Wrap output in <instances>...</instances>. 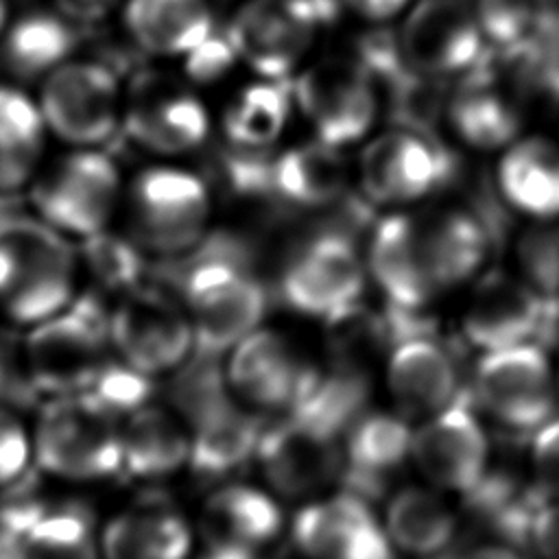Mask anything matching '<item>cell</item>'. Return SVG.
Masks as SVG:
<instances>
[{"label":"cell","mask_w":559,"mask_h":559,"mask_svg":"<svg viewBox=\"0 0 559 559\" xmlns=\"http://www.w3.org/2000/svg\"><path fill=\"white\" fill-rule=\"evenodd\" d=\"M81 255L74 240L37 214L0 218V310L31 328L76 299Z\"/></svg>","instance_id":"obj_1"},{"label":"cell","mask_w":559,"mask_h":559,"mask_svg":"<svg viewBox=\"0 0 559 559\" xmlns=\"http://www.w3.org/2000/svg\"><path fill=\"white\" fill-rule=\"evenodd\" d=\"M33 212L70 240H85L109 229L124 199L120 168L111 155L70 148L39 168L28 186Z\"/></svg>","instance_id":"obj_2"},{"label":"cell","mask_w":559,"mask_h":559,"mask_svg":"<svg viewBox=\"0 0 559 559\" xmlns=\"http://www.w3.org/2000/svg\"><path fill=\"white\" fill-rule=\"evenodd\" d=\"M122 205L131 238L155 255L197 249L212 218L207 183L188 168L166 164L142 168L124 188Z\"/></svg>","instance_id":"obj_3"},{"label":"cell","mask_w":559,"mask_h":559,"mask_svg":"<svg viewBox=\"0 0 559 559\" xmlns=\"http://www.w3.org/2000/svg\"><path fill=\"white\" fill-rule=\"evenodd\" d=\"M35 465L66 483H98L122 472L120 421L81 395H55L33 424Z\"/></svg>","instance_id":"obj_4"},{"label":"cell","mask_w":559,"mask_h":559,"mask_svg":"<svg viewBox=\"0 0 559 559\" xmlns=\"http://www.w3.org/2000/svg\"><path fill=\"white\" fill-rule=\"evenodd\" d=\"M181 304L194 332V349L205 356L227 354L262 325L266 293L260 280L223 255L197 262L181 286Z\"/></svg>","instance_id":"obj_5"},{"label":"cell","mask_w":559,"mask_h":559,"mask_svg":"<svg viewBox=\"0 0 559 559\" xmlns=\"http://www.w3.org/2000/svg\"><path fill=\"white\" fill-rule=\"evenodd\" d=\"M35 98L48 135L70 148L103 146L122 127V85L100 61L68 59L39 81Z\"/></svg>","instance_id":"obj_6"},{"label":"cell","mask_w":559,"mask_h":559,"mask_svg":"<svg viewBox=\"0 0 559 559\" xmlns=\"http://www.w3.org/2000/svg\"><path fill=\"white\" fill-rule=\"evenodd\" d=\"M107 319L74 299L55 317L26 328L22 369L48 397L79 395L107 360Z\"/></svg>","instance_id":"obj_7"},{"label":"cell","mask_w":559,"mask_h":559,"mask_svg":"<svg viewBox=\"0 0 559 559\" xmlns=\"http://www.w3.org/2000/svg\"><path fill=\"white\" fill-rule=\"evenodd\" d=\"M454 170L456 157L437 135L397 124L362 146L356 177L369 203L404 210L443 188Z\"/></svg>","instance_id":"obj_8"},{"label":"cell","mask_w":559,"mask_h":559,"mask_svg":"<svg viewBox=\"0 0 559 559\" xmlns=\"http://www.w3.org/2000/svg\"><path fill=\"white\" fill-rule=\"evenodd\" d=\"M290 92L317 140L330 146L356 144L376 124L380 87L356 57H325L310 63L295 76Z\"/></svg>","instance_id":"obj_9"},{"label":"cell","mask_w":559,"mask_h":559,"mask_svg":"<svg viewBox=\"0 0 559 559\" xmlns=\"http://www.w3.org/2000/svg\"><path fill=\"white\" fill-rule=\"evenodd\" d=\"M109 347L133 369L157 378L179 371L194 352V332L181 301L133 286L107 314Z\"/></svg>","instance_id":"obj_10"},{"label":"cell","mask_w":559,"mask_h":559,"mask_svg":"<svg viewBox=\"0 0 559 559\" xmlns=\"http://www.w3.org/2000/svg\"><path fill=\"white\" fill-rule=\"evenodd\" d=\"M474 391L485 415L520 432H535L555 417L559 400L555 369L533 341L483 352L474 371Z\"/></svg>","instance_id":"obj_11"},{"label":"cell","mask_w":559,"mask_h":559,"mask_svg":"<svg viewBox=\"0 0 559 559\" xmlns=\"http://www.w3.org/2000/svg\"><path fill=\"white\" fill-rule=\"evenodd\" d=\"M365 255L349 236L325 229L301 240L288 255L280 286L299 314L338 319L360 299L367 284Z\"/></svg>","instance_id":"obj_12"},{"label":"cell","mask_w":559,"mask_h":559,"mask_svg":"<svg viewBox=\"0 0 559 559\" xmlns=\"http://www.w3.org/2000/svg\"><path fill=\"white\" fill-rule=\"evenodd\" d=\"M323 22L312 0H247L225 28L238 61L260 79L286 81L310 52Z\"/></svg>","instance_id":"obj_13"},{"label":"cell","mask_w":559,"mask_h":559,"mask_svg":"<svg viewBox=\"0 0 559 559\" xmlns=\"http://www.w3.org/2000/svg\"><path fill=\"white\" fill-rule=\"evenodd\" d=\"M255 459L269 489L288 500H312L345 465L338 435L290 413L260 432Z\"/></svg>","instance_id":"obj_14"},{"label":"cell","mask_w":559,"mask_h":559,"mask_svg":"<svg viewBox=\"0 0 559 559\" xmlns=\"http://www.w3.org/2000/svg\"><path fill=\"white\" fill-rule=\"evenodd\" d=\"M408 68L421 76H463L489 46L476 13L461 0H417L397 31Z\"/></svg>","instance_id":"obj_15"},{"label":"cell","mask_w":559,"mask_h":559,"mask_svg":"<svg viewBox=\"0 0 559 559\" xmlns=\"http://www.w3.org/2000/svg\"><path fill=\"white\" fill-rule=\"evenodd\" d=\"M408 461L430 487L469 493L487 474L489 439L480 419L454 402L413 428Z\"/></svg>","instance_id":"obj_16"},{"label":"cell","mask_w":559,"mask_h":559,"mask_svg":"<svg viewBox=\"0 0 559 559\" xmlns=\"http://www.w3.org/2000/svg\"><path fill=\"white\" fill-rule=\"evenodd\" d=\"M122 127L148 153L183 155L203 146L212 122L194 92L164 76L142 74L124 94Z\"/></svg>","instance_id":"obj_17"},{"label":"cell","mask_w":559,"mask_h":559,"mask_svg":"<svg viewBox=\"0 0 559 559\" xmlns=\"http://www.w3.org/2000/svg\"><path fill=\"white\" fill-rule=\"evenodd\" d=\"M290 537L304 559H393L382 518L354 493L306 500L290 520Z\"/></svg>","instance_id":"obj_18"},{"label":"cell","mask_w":559,"mask_h":559,"mask_svg":"<svg viewBox=\"0 0 559 559\" xmlns=\"http://www.w3.org/2000/svg\"><path fill=\"white\" fill-rule=\"evenodd\" d=\"M308 371L295 345L273 328H255L227 352L223 380L229 393L253 411L293 408Z\"/></svg>","instance_id":"obj_19"},{"label":"cell","mask_w":559,"mask_h":559,"mask_svg":"<svg viewBox=\"0 0 559 559\" xmlns=\"http://www.w3.org/2000/svg\"><path fill=\"white\" fill-rule=\"evenodd\" d=\"M411 231L419 269L437 297L483 273L489 238L472 212L463 207L411 212Z\"/></svg>","instance_id":"obj_20"},{"label":"cell","mask_w":559,"mask_h":559,"mask_svg":"<svg viewBox=\"0 0 559 559\" xmlns=\"http://www.w3.org/2000/svg\"><path fill=\"white\" fill-rule=\"evenodd\" d=\"M522 92L509 79L500 81L491 50L465 72L448 96L445 120L452 133L474 151L509 146L522 129Z\"/></svg>","instance_id":"obj_21"},{"label":"cell","mask_w":559,"mask_h":559,"mask_svg":"<svg viewBox=\"0 0 559 559\" xmlns=\"http://www.w3.org/2000/svg\"><path fill=\"white\" fill-rule=\"evenodd\" d=\"M550 312L518 273L489 271L474 280L461 330L469 345L491 352L531 341Z\"/></svg>","instance_id":"obj_22"},{"label":"cell","mask_w":559,"mask_h":559,"mask_svg":"<svg viewBox=\"0 0 559 559\" xmlns=\"http://www.w3.org/2000/svg\"><path fill=\"white\" fill-rule=\"evenodd\" d=\"M190 428V465L201 474H223L255 456L262 428L227 389L225 380H216L212 389L188 393Z\"/></svg>","instance_id":"obj_23"},{"label":"cell","mask_w":559,"mask_h":559,"mask_svg":"<svg viewBox=\"0 0 559 559\" xmlns=\"http://www.w3.org/2000/svg\"><path fill=\"white\" fill-rule=\"evenodd\" d=\"M386 391L406 419H426L456 402L459 371L437 341L408 336L400 341L384 365Z\"/></svg>","instance_id":"obj_24"},{"label":"cell","mask_w":559,"mask_h":559,"mask_svg":"<svg viewBox=\"0 0 559 559\" xmlns=\"http://www.w3.org/2000/svg\"><path fill=\"white\" fill-rule=\"evenodd\" d=\"M284 511L271 489L227 483L207 493L199 511V533L207 546L258 552L284 531Z\"/></svg>","instance_id":"obj_25"},{"label":"cell","mask_w":559,"mask_h":559,"mask_svg":"<svg viewBox=\"0 0 559 559\" xmlns=\"http://www.w3.org/2000/svg\"><path fill=\"white\" fill-rule=\"evenodd\" d=\"M192 528L164 502H142L111 515L98 531V559H190Z\"/></svg>","instance_id":"obj_26"},{"label":"cell","mask_w":559,"mask_h":559,"mask_svg":"<svg viewBox=\"0 0 559 559\" xmlns=\"http://www.w3.org/2000/svg\"><path fill=\"white\" fill-rule=\"evenodd\" d=\"M496 186L504 203L531 221L559 216V144L542 135L515 138L498 159Z\"/></svg>","instance_id":"obj_27"},{"label":"cell","mask_w":559,"mask_h":559,"mask_svg":"<svg viewBox=\"0 0 559 559\" xmlns=\"http://www.w3.org/2000/svg\"><path fill=\"white\" fill-rule=\"evenodd\" d=\"M365 264L376 288L395 308L419 310L437 299L415 258L411 212L391 210L373 223Z\"/></svg>","instance_id":"obj_28"},{"label":"cell","mask_w":559,"mask_h":559,"mask_svg":"<svg viewBox=\"0 0 559 559\" xmlns=\"http://www.w3.org/2000/svg\"><path fill=\"white\" fill-rule=\"evenodd\" d=\"M120 13L133 46L153 57H183L214 33L207 0H124Z\"/></svg>","instance_id":"obj_29"},{"label":"cell","mask_w":559,"mask_h":559,"mask_svg":"<svg viewBox=\"0 0 559 559\" xmlns=\"http://www.w3.org/2000/svg\"><path fill=\"white\" fill-rule=\"evenodd\" d=\"M122 469L142 480L177 474L190 465V428L179 413L142 404L120 421Z\"/></svg>","instance_id":"obj_30"},{"label":"cell","mask_w":559,"mask_h":559,"mask_svg":"<svg viewBox=\"0 0 559 559\" xmlns=\"http://www.w3.org/2000/svg\"><path fill=\"white\" fill-rule=\"evenodd\" d=\"M382 524L395 552L419 559L443 552L459 528L443 491L428 483L397 487L384 504Z\"/></svg>","instance_id":"obj_31"},{"label":"cell","mask_w":559,"mask_h":559,"mask_svg":"<svg viewBox=\"0 0 559 559\" xmlns=\"http://www.w3.org/2000/svg\"><path fill=\"white\" fill-rule=\"evenodd\" d=\"M349 186V168L341 148L321 140L290 146L273 157L271 192L286 205L321 210L338 203Z\"/></svg>","instance_id":"obj_32"},{"label":"cell","mask_w":559,"mask_h":559,"mask_svg":"<svg viewBox=\"0 0 559 559\" xmlns=\"http://www.w3.org/2000/svg\"><path fill=\"white\" fill-rule=\"evenodd\" d=\"M48 138L37 98L0 83V194L28 190L44 166Z\"/></svg>","instance_id":"obj_33"},{"label":"cell","mask_w":559,"mask_h":559,"mask_svg":"<svg viewBox=\"0 0 559 559\" xmlns=\"http://www.w3.org/2000/svg\"><path fill=\"white\" fill-rule=\"evenodd\" d=\"M74 24L50 11H28L11 17L0 37L4 68L24 81H41L61 63L72 59Z\"/></svg>","instance_id":"obj_34"},{"label":"cell","mask_w":559,"mask_h":559,"mask_svg":"<svg viewBox=\"0 0 559 559\" xmlns=\"http://www.w3.org/2000/svg\"><path fill=\"white\" fill-rule=\"evenodd\" d=\"M293 105V92L286 81L260 79L240 87L221 120L227 144L269 151L284 133Z\"/></svg>","instance_id":"obj_35"},{"label":"cell","mask_w":559,"mask_h":559,"mask_svg":"<svg viewBox=\"0 0 559 559\" xmlns=\"http://www.w3.org/2000/svg\"><path fill=\"white\" fill-rule=\"evenodd\" d=\"M413 426L402 413H360L345 430V465L360 474H389L411 459Z\"/></svg>","instance_id":"obj_36"},{"label":"cell","mask_w":559,"mask_h":559,"mask_svg":"<svg viewBox=\"0 0 559 559\" xmlns=\"http://www.w3.org/2000/svg\"><path fill=\"white\" fill-rule=\"evenodd\" d=\"M518 275L552 310H559V225L533 221L513 242Z\"/></svg>","instance_id":"obj_37"},{"label":"cell","mask_w":559,"mask_h":559,"mask_svg":"<svg viewBox=\"0 0 559 559\" xmlns=\"http://www.w3.org/2000/svg\"><path fill=\"white\" fill-rule=\"evenodd\" d=\"M546 0H478L474 13L483 37L498 55H513L535 35Z\"/></svg>","instance_id":"obj_38"},{"label":"cell","mask_w":559,"mask_h":559,"mask_svg":"<svg viewBox=\"0 0 559 559\" xmlns=\"http://www.w3.org/2000/svg\"><path fill=\"white\" fill-rule=\"evenodd\" d=\"M133 238L116 236L109 229L81 240V260L92 275L114 290H129L138 286L142 273V253Z\"/></svg>","instance_id":"obj_39"},{"label":"cell","mask_w":559,"mask_h":559,"mask_svg":"<svg viewBox=\"0 0 559 559\" xmlns=\"http://www.w3.org/2000/svg\"><path fill=\"white\" fill-rule=\"evenodd\" d=\"M33 463V426L0 402V487L17 483Z\"/></svg>","instance_id":"obj_40"},{"label":"cell","mask_w":559,"mask_h":559,"mask_svg":"<svg viewBox=\"0 0 559 559\" xmlns=\"http://www.w3.org/2000/svg\"><path fill=\"white\" fill-rule=\"evenodd\" d=\"M236 63H238L236 50L225 33L223 35L212 33L197 48L183 55V70L188 79L199 85H210L214 81H221Z\"/></svg>","instance_id":"obj_41"},{"label":"cell","mask_w":559,"mask_h":559,"mask_svg":"<svg viewBox=\"0 0 559 559\" xmlns=\"http://www.w3.org/2000/svg\"><path fill=\"white\" fill-rule=\"evenodd\" d=\"M531 469L539 491L559 500V417H550L533 432Z\"/></svg>","instance_id":"obj_42"},{"label":"cell","mask_w":559,"mask_h":559,"mask_svg":"<svg viewBox=\"0 0 559 559\" xmlns=\"http://www.w3.org/2000/svg\"><path fill=\"white\" fill-rule=\"evenodd\" d=\"M528 537L542 559H559V500L544 502L528 518Z\"/></svg>","instance_id":"obj_43"},{"label":"cell","mask_w":559,"mask_h":559,"mask_svg":"<svg viewBox=\"0 0 559 559\" xmlns=\"http://www.w3.org/2000/svg\"><path fill=\"white\" fill-rule=\"evenodd\" d=\"M124 0H50L52 9L72 24H98L107 20Z\"/></svg>","instance_id":"obj_44"},{"label":"cell","mask_w":559,"mask_h":559,"mask_svg":"<svg viewBox=\"0 0 559 559\" xmlns=\"http://www.w3.org/2000/svg\"><path fill=\"white\" fill-rule=\"evenodd\" d=\"M352 13L360 15L367 22L382 24L400 15L411 7V0H341Z\"/></svg>","instance_id":"obj_45"},{"label":"cell","mask_w":559,"mask_h":559,"mask_svg":"<svg viewBox=\"0 0 559 559\" xmlns=\"http://www.w3.org/2000/svg\"><path fill=\"white\" fill-rule=\"evenodd\" d=\"M456 559H520V555L502 544H478L459 555Z\"/></svg>","instance_id":"obj_46"},{"label":"cell","mask_w":559,"mask_h":559,"mask_svg":"<svg viewBox=\"0 0 559 559\" xmlns=\"http://www.w3.org/2000/svg\"><path fill=\"white\" fill-rule=\"evenodd\" d=\"M199 559H255V552L229 548V546H207Z\"/></svg>","instance_id":"obj_47"},{"label":"cell","mask_w":559,"mask_h":559,"mask_svg":"<svg viewBox=\"0 0 559 559\" xmlns=\"http://www.w3.org/2000/svg\"><path fill=\"white\" fill-rule=\"evenodd\" d=\"M9 22H11V9H9V2H7V0H0V37H2V33L7 31Z\"/></svg>","instance_id":"obj_48"},{"label":"cell","mask_w":559,"mask_h":559,"mask_svg":"<svg viewBox=\"0 0 559 559\" xmlns=\"http://www.w3.org/2000/svg\"><path fill=\"white\" fill-rule=\"evenodd\" d=\"M9 378V373H7V367L2 365V360H0V391H2V380H7Z\"/></svg>","instance_id":"obj_49"},{"label":"cell","mask_w":559,"mask_h":559,"mask_svg":"<svg viewBox=\"0 0 559 559\" xmlns=\"http://www.w3.org/2000/svg\"><path fill=\"white\" fill-rule=\"evenodd\" d=\"M555 378H557V393H559V367H557V371H555Z\"/></svg>","instance_id":"obj_50"},{"label":"cell","mask_w":559,"mask_h":559,"mask_svg":"<svg viewBox=\"0 0 559 559\" xmlns=\"http://www.w3.org/2000/svg\"><path fill=\"white\" fill-rule=\"evenodd\" d=\"M546 2H555V0H546Z\"/></svg>","instance_id":"obj_51"}]
</instances>
